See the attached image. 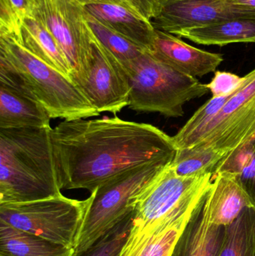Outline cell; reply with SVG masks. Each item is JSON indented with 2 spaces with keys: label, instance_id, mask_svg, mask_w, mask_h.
<instances>
[{
  "label": "cell",
  "instance_id": "1",
  "mask_svg": "<svg viewBox=\"0 0 255 256\" xmlns=\"http://www.w3.org/2000/svg\"><path fill=\"white\" fill-rule=\"evenodd\" d=\"M51 140L61 189L91 192L129 168L171 164L178 150L173 136L158 128L118 117L63 122Z\"/></svg>",
  "mask_w": 255,
  "mask_h": 256
},
{
  "label": "cell",
  "instance_id": "2",
  "mask_svg": "<svg viewBox=\"0 0 255 256\" xmlns=\"http://www.w3.org/2000/svg\"><path fill=\"white\" fill-rule=\"evenodd\" d=\"M52 128H0V204L61 195Z\"/></svg>",
  "mask_w": 255,
  "mask_h": 256
},
{
  "label": "cell",
  "instance_id": "3",
  "mask_svg": "<svg viewBox=\"0 0 255 256\" xmlns=\"http://www.w3.org/2000/svg\"><path fill=\"white\" fill-rule=\"evenodd\" d=\"M0 81L34 98L51 118L73 121L100 114L70 78L11 38L0 37Z\"/></svg>",
  "mask_w": 255,
  "mask_h": 256
},
{
  "label": "cell",
  "instance_id": "4",
  "mask_svg": "<svg viewBox=\"0 0 255 256\" xmlns=\"http://www.w3.org/2000/svg\"><path fill=\"white\" fill-rule=\"evenodd\" d=\"M213 173L180 176L171 164L136 198L131 230L120 256H133L154 232L203 202Z\"/></svg>",
  "mask_w": 255,
  "mask_h": 256
},
{
  "label": "cell",
  "instance_id": "5",
  "mask_svg": "<svg viewBox=\"0 0 255 256\" xmlns=\"http://www.w3.org/2000/svg\"><path fill=\"white\" fill-rule=\"evenodd\" d=\"M130 84L128 106L138 112L179 118L186 103L209 92L207 84L162 62L149 52L123 64Z\"/></svg>",
  "mask_w": 255,
  "mask_h": 256
},
{
  "label": "cell",
  "instance_id": "6",
  "mask_svg": "<svg viewBox=\"0 0 255 256\" xmlns=\"http://www.w3.org/2000/svg\"><path fill=\"white\" fill-rule=\"evenodd\" d=\"M171 164L151 162L129 168L91 192V203L76 238L75 255L85 252L131 214L136 198Z\"/></svg>",
  "mask_w": 255,
  "mask_h": 256
},
{
  "label": "cell",
  "instance_id": "7",
  "mask_svg": "<svg viewBox=\"0 0 255 256\" xmlns=\"http://www.w3.org/2000/svg\"><path fill=\"white\" fill-rule=\"evenodd\" d=\"M67 198L62 194L44 200L0 204V220L74 249L76 238L91 203Z\"/></svg>",
  "mask_w": 255,
  "mask_h": 256
},
{
  "label": "cell",
  "instance_id": "8",
  "mask_svg": "<svg viewBox=\"0 0 255 256\" xmlns=\"http://www.w3.org/2000/svg\"><path fill=\"white\" fill-rule=\"evenodd\" d=\"M33 16L53 36L70 64L71 80L80 86L88 73L94 38L84 6L74 0H37Z\"/></svg>",
  "mask_w": 255,
  "mask_h": 256
},
{
  "label": "cell",
  "instance_id": "9",
  "mask_svg": "<svg viewBox=\"0 0 255 256\" xmlns=\"http://www.w3.org/2000/svg\"><path fill=\"white\" fill-rule=\"evenodd\" d=\"M255 137V68L204 130L193 146L217 150L225 156ZM192 148V147H191Z\"/></svg>",
  "mask_w": 255,
  "mask_h": 256
},
{
  "label": "cell",
  "instance_id": "10",
  "mask_svg": "<svg viewBox=\"0 0 255 256\" xmlns=\"http://www.w3.org/2000/svg\"><path fill=\"white\" fill-rule=\"evenodd\" d=\"M78 88L100 114H116L128 106L130 87L125 69L95 36L86 78Z\"/></svg>",
  "mask_w": 255,
  "mask_h": 256
},
{
  "label": "cell",
  "instance_id": "11",
  "mask_svg": "<svg viewBox=\"0 0 255 256\" xmlns=\"http://www.w3.org/2000/svg\"><path fill=\"white\" fill-rule=\"evenodd\" d=\"M243 18L247 16L235 12L224 0H160V12L151 22L156 30L175 34Z\"/></svg>",
  "mask_w": 255,
  "mask_h": 256
},
{
  "label": "cell",
  "instance_id": "12",
  "mask_svg": "<svg viewBox=\"0 0 255 256\" xmlns=\"http://www.w3.org/2000/svg\"><path fill=\"white\" fill-rule=\"evenodd\" d=\"M149 52L162 62L193 78L215 72L224 60L220 54L195 48L160 30H156L155 40Z\"/></svg>",
  "mask_w": 255,
  "mask_h": 256
},
{
  "label": "cell",
  "instance_id": "13",
  "mask_svg": "<svg viewBox=\"0 0 255 256\" xmlns=\"http://www.w3.org/2000/svg\"><path fill=\"white\" fill-rule=\"evenodd\" d=\"M90 16L122 36L147 52L152 48L156 30L151 21L126 6L113 3H99L84 6Z\"/></svg>",
  "mask_w": 255,
  "mask_h": 256
},
{
  "label": "cell",
  "instance_id": "14",
  "mask_svg": "<svg viewBox=\"0 0 255 256\" xmlns=\"http://www.w3.org/2000/svg\"><path fill=\"white\" fill-rule=\"evenodd\" d=\"M205 206L210 222L223 226L233 224L247 208L253 207L235 173L228 171L214 173Z\"/></svg>",
  "mask_w": 255,
  "mask_h": 256
},
{
  "label": "cell",
  "instance_id": "15",
  "mask_svg": "<svg viewBox=\"0 0 255 256\" xmlns=\"http://www.w3.org/2000/svg\"><path fill=\"white\" fill-rule=\"evenodd\" d=\"M205 201L193 212L172 256H219L226 226L210 222Z\"/></svg>",
  "mask_w": 255,
  "mask_h": 256
},
{
  "label": "cell",
  "instance_id": "16",
  "mask_svg": "<svg viewBox=\"0 0 255 256\" xmlns=\"http://www.w3.org/2000/svg\"><path fill=\"white\" fill-rule=\"evenodd\" d=\"M44 108L22 90L0 81V128L50 127Z\"/></svg>",
  "mask_w": 255,
  "mask_h": 256
},
{
  "label": "cell",
  "instance_id": "17",
  "mask_svg": "<svg viewBox=\"0 0 255 256\" xmlns=\"http://www.w3.org/2000/svg\"><path fill=\"white\" fill-rule=\"evenodd\" d=\"M202 45L255 43V18H235L174 34Z\"/></svg>",
  "mask_w": 255,
  "mask_h": 256
},
{
  "label": "cell",
  "instance_id": "18",
  "mask_svg": "<svg viewBox=\"0 0 255 256\" xmlns=\"http://www.w3.org/2000/svg\"><path fill=\"white\" fill-rule=\"evenodd\" d=\"M19 42L39 60L71 80V69L56 40L34 16L22 20Z\"/></svg>",
  "mask_w": 255,
  "mask_h": 256
},
{
  "label": "cell",
  "instance_id": "19",
  "mask_svg": "<svg viewBox=\"0 0 255 256\" xmlns=\"http://www.w3.org/2000/svg\"><path fill=\"white\" fill-rule=\"evenodd\" d=\"M73 248L46 240L0 220V256H74Z\"/></svg>",
  "mask_w": 255,
  "mask_h": 256
},
{
  "label": "cell",
  "instance_id": "20",
  "mask_svg": "<svg viewBox=\"0 0 255 256\" xmlns=\"http://www.w3.org/2000/svg\"><path fill=\"white\" fill-rule=\"evenodd\" d=\"M219 256H255V208L248 207L226 226Z\"/></svg>",
  "mask_w": 255,
  "mask_h": 256
},
{
  "label": "cell",
  "instance_id": "21",
  "mask_svg": "<svg viewBox=\"0 0 255 256\" xmlns=\"http://www.w3.org/2000/svg\"><path fill=\"white\" fill-rule=\"evenodd\" d=\"M220 171L235 173L255 208V137L225 156L217 166L214 173Z\"/></svg>",
  "mask_w": 255,
  "mask_h": 256
},
{
  "label": "cell",
  "instance_id": "22",
  "mask_svg": "<svg viewBox=\"0 0 255 256\" xmlns=\"http://www.w3.org/2000/svg\"><path fill=\"white\" fill-rule=\"evenodd\" d=\"M239 88L229 96L213 97L201 106L177 132L176 135L174 136L173 140L177 148H187L196 146L202 137L205 128L215 118L226 102L236 93Z\"/></svg>",
  "mask_w": 255,
  "mask_h": 256
},
{
  "label": "cell",
  "instance_id": "23",
  "mask_svg": "<svg viewBox=\"0 0 255 256\" xmlns=\"http://www.w3.org/2000/svg\"><path fill=\"white\" fill-rule=\"evenodd\" d=\"M224 158L217 150L206 148L178 149L171 166L180 176H194L213 173Z\"/></svg>",
  "mask_w": 255,
  "mask_h": 256
},
{
  "label": "cell",
  "instance_id": "24",
  "mask_svg": "<svg viewBox=\"0 0 255 256\" xmlns=\"http://www.w3.org/2000/svg\"><path fill=\"white\" fill-rule=\"evenodd\" d=\"M193 212L184 214L157 230L133 256H172L177 242Z\"/></svg>",
  "mask_w": 255,
  "mask_h": 256
},
{
  "label": "cell",
  "instance_id": "25",
  "mask_svg": "<svg viewBox=\"0 0 255 256\" xmlns=\"http://www.w3.org/2000/svg\"><path fill=\"white\" fill-rule=\"evenodd\" d=\"M86 13V12H85ZM87 21L97 40L124 64L137 58L146 51L132 43L118 33L106 27L86 13Z\"/></svg>",
  "mask_w": 255,
  "mask_h": 256
},
{
  "label": "cell",
  "instance_id": "26",
  "mask_svg": "<svg viewBox=\"0 0 255 256\" xmlns=\"http://www.w3.org/2000/svg\"><path fill=\"white\" fill-rule=\"evenodd\" d=\"M133 212L100 238L91 248L80 255L74 256H120L131 230Z\"/></svg>",
  "mask_w": 255,
  "mask_h": 256
},
{
  "label": "cell",
  "instance_id": "27",
  "mask_svg": "<svg viewBox=\"0 0 255 256\" xmlns=\"http://www.w3.org/2000/svg\"><path fill=\"white\" fill-rule=\"evenodd\" d=\"M244 76H238L227 72H216L214 78L207 84L213 97L229 96L235 92L242 84Z\"/></svg>",
  "mask_w": 255,
  "mask_h": 256
},
{
  "label": "cell",
  "instance_id": "28",
  "mask_svg": "<svg viewBox=\"0 0 255 256\" xmlns=\"http://www.w3.org/2000/svg\"><path fill=\"white\" fill-rule=\"evenodd\" d=\"M4 2L18 18L23 20L28 16H33L37 0H0Z\"/></svg>",
  "mask_w": 255,
  "mask_h": 256
},
{
  "label": "cell",
  "instance_id": "29",
  "mask_svg": "<svg viewBox=\"0 0 255 256\" xmlns=\"http://www.w3.org/2000/svg\"><path fill=\"white\" fill-rule=\"evenodd\" d=\"M133 8L142 16L151 21L158 14L160 9V0H130Z\"/></svg>",
  "mask_w": 255,
  "mask_h": 256
},
{
  "label": "cell",
  "instance_id": "30",
  "mask_svg": "<svg viewBox=\"0 0 255 256\" xmlns=\"http://www.w3.org/2000/svg\"><path fill=\"white\" fill-rule=\"evenodd\" d=\"M235 12L247 18H255V0H224Z\"/></svg>",
  "mask_w": 255,
  "mask_h": 256
},
{
  "label": "cell",
  "instance_id": "31",
  "mask_svg": "<svg viewBox=\"0 0 255 256\" xmlns=\"http://www.w3.org/2000/svg\"><path fill=\"white\" fill-rule=\"evenodd\" d=\"M74 1L82 6L89 4H99V3H113V4H122L129 8L134 10L130 0H74Z\"/></svg>",
  "mask_w": 255,
  "mask_h": 256
}]
</instances>
